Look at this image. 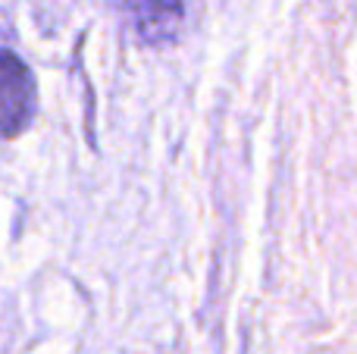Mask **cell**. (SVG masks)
I'll list each match as a JSON object with an SVG mask.
<instances>
[{"label": "cell", "mask_w": 357, "mask_h": 354, "mask_svg": "<svg viewBox=\"0 0 357 354\" xmlns=\"http://www.w3.org/2000/svg\"><path fill=\"white\" fill-rule=\"evenodd\" d=\"M0 98H3V132L13 138L31 123V113H35V82L13 54L3 56Z\"/></svg>", "instance_id": "obj_1"}, {"label": "cell", "mask_w": 357, "mask_h": 354, "mask_svg": "<svg viewBox=\"0 0 357 354\" xmlns=\"http://www.w3.org/2000/svg\"><path fill=\"white\" fill-rule=\"evenodd\" d=\"M188 0H123L132 29L144 41H169L185 19Z\"/></svg>", "instance_id": "obj_2"}]
</instances>
